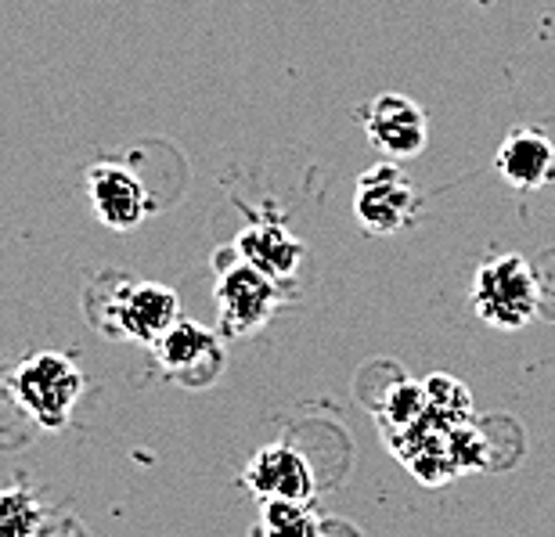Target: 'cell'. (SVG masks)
Segmentation results:
<instances>
[{"instance_id":"6da1fadb","label":"cell","mask_w":555,"mask_h":537,"mask_svg":"<svg viewBox=\"0 0 555 537\" xmlns=\"http://www.w3.org/2000/svg\"><path fill=\"white\" fill-rule=\"evenodd\" d=\"M473 310L491 329L516 332L541 310L538 271L519 253H502L473 274Z\"/></svg>"},{"instance_id":"7a4b0ae2","label":"cell","mask_w":555,"mask_h":537,"mask_svg":"<svg viewBox=\"0 0 555 537\" xmlns=\"http://www.w3.org/2000/svg\"><path fill=\"white\" fill-rule=\"evenodd\" d=\"M18 405L29 411L43 430H65L73 419L76 400L83 394V372L73 357L59 350H40L26 357L11 375Z\"/></svg>"},{"instance_id":"3957f363","label":"cell","mask_w":555,"mask_h":537,"mask_svg":"<svg viewBox=\"0 0 555 537\" xmlns=\"http://www.w3.org/2000/svg\"><path fill=\"white\" fill-rule=\"evenodd\" d=\"M217 315H220V340H238V335L260 332L274 318L282 293L278 282L257 271L249 260H242L235 250L217 256Z\"/></svg>"},{"instance_id":"277c9868","label":"cell","mask_w":555,"mask_h":537,"mask_svg":"<svg viewBox=\"0 0 555 537\" xmlns=\"http://www.w3.org/2000/svg\"><path fill=\"white\" fill-rule=\"evenodd\" d=\"M422 214V192L393 159L375 163L353 188V217L369 234H401L415 228Z\"/></svg>"},{"instance_id":"5b68a950","label":"cell","mask_w":555,"mask_h":537,"mask_svg":"<svg viewBox=\"0 0 555 537\" xmlns=\"http://www.w3.org/2000/svg\"><path fill=\"white\" fill-rule=\"evenodd\" d=\"M155 361L166 375L173 379L177 386L188 389H206L214 386L220 375H224V343H220V332L206 329L203 321H188L181 318L170 332L159 335L152 343Z\"/></svg>"},{"instance_id":"8992f818","label":"cell","mask_w":555,"mask_h":537,"mask_svg":"<svg viewBox=\"0 0 555 537\" xmlns=\"http://www.w3.org/2000/svg\"><path fill=\"white\" fill-rule=\"evenodd\" d=\"M361 127L364 138L372 141V149L383 152L393 163L415 159L429 144L426 112L404 94H379L375 102H369L361 108Z\"/></svg>"},{"instance_id":"52a82bcc","label":"cell","mask_w":555,"mask_h":537,"mask_svg":"<svg viewBox=\"0 0 555 537\" xmlns=\"http://www.w3.org/2000/svg\"><path fill=\"white\" fill-rule=\"evenodd\" d=\"M87 199L94 206V217L113 231H134L152 209L141 177L124 163L87 166Z\"/></svg>"},{"instance_id":"ba28073f","label":"cell","mask_w":555,"mask_h":537,"mask_svg":"<svg viewBox=\"0 0 555 537\" xmlns=\"http://www.w3.org/2000/svg\"><path fill=\"white\" fill-rule=\"evenodd\" d=\"M177 321H181V299H177L173 289L141 282V278H130L124 285L116 307V340L152 346Z\"/></svg>"},{"instance_id":"9c48e42d","label":"cell","mask_w":555,"mask_h":537,"mask_svg":"<svg viewBox=\"0 0 555 537\" xmlns=\"http://www.w3.org/2000/svg\"><path fill=\"white\" fill-rule=\"evenodd\" d=\"M246 484L260 501H314V469L296 447L268 444L249 458Z\"/></svg>"},{"instance_id":"30bf717a","label":"cell","mask_w":555,"mask_h":537,"mask_svg":"<svg viewBox=\"0 0 555 537\" xmlns=\"http://www.w3.org/2000/svg\"><path fill=\"white\" fill-rule=\"evenodd\" d=\"M494 166L502 181L516 192H541L555 184V144L538 127H513L498 144Z\"/></svg>"},{"instance_id":"8fae6325","label":"cell","mask_w":555,"mask_h":537,"mask_svg":"<svg viewBox=\"0 0 555 537\" xmlns=\"http://www.w3.org/2000/svg\"><path fill=\"white\" fill-rule=\"evenodd\" d=\"M235 253L242 260H249L257 271L274 278V282H288L299 271V264H304V242L278 220L246 223L235 239Z\"/></svg>"},{"instance_id":"7c38bea8","label":"cell","mask_w":555,"mask_h":537,"mask_svg":"<svg viewBox=\"0 0 555 537\" xmlns=\"http://www.w3.org/2000/svg\"><path fill=\"white\" fill-rule=\"evenodd\" d=\"M253 537H321V520L307 501H260Z\"/></svg>"},{"instance_id":"4fadbf2b","label":"cell","mask_w":555,"mask_h":537,"mask_svg":"<svg viewBox=\"0 0 555 537\" xmlns=\"http://www.w3.org/2000/svg\"><path fill=\"white\" fill-rule=\"evenodd\" d=\"M130 278L134 274H127V271H105V274H98L83 293L87 321L102 335H108V340H116V307H119V293H124V285Z\"/></svg>"},{"instance_id":"5bb4252c","label":"cell","mask_w":555,"mask_h":537,"mask_svg":"<svg viewBox=\"0 0 555 537\" xmlns=\"http://www.w3.org/2000/svg\"><path fill=\"white\" fill-rule=\"evenodd\" d=\"M43 506L26 487L0 490V537H40Z\"/></svg>"}]
</instances>
